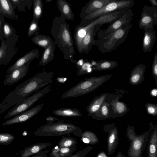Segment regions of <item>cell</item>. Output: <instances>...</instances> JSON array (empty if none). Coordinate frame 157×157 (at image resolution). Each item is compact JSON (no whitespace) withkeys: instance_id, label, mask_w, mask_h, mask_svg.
<instances>
[{"instance_id":"42","label":"cell","mask_w":157,"mask_h":157,"mask_svg":"<svg viewBox=\"0 0 157 157\" xmlns=\"http://www.w3.org/2000/svg\"><path fill=\"white\" fill-rule=\"evenodd\" d=\"M152 73L155 79L156 85L157 86V53L156 52L154 56L152 65Z\"/></svg>"},{"instance_id":"16","label":"cell","mask_w":157,"mask_h":157,"mask_svg":"<svg viewBox=\"0 0 157 157\" xmlns=\"http://www.w3.org/2000/svg\"><path fill=\"white\" fill-rule=\"evenodd\" d=\"M109 109V118H111L113 114L112 118L122 117L130 110L126 104L124 102L119 101L117 97L112 100Z\"/></svg>"},{"instance_id":"4","label":"cell","mask_w":157,"mask_h":157,"mask_svg":"<svg viewBox=\"0 0 157 157\" xmlns=\"http://www.w3.org/2000/svg\"><path fill=\"white\" fill-rule=\"evenodd\" d=\"M112 76V75H107L99 77L86 78L65 92L60 98H75L89 94L98 88Z\"/></svg>"},{"instance_id":"35","label":"cell","mask_w":157,"mask_h":157,"mask_svg":"<svg viewBox=\"0 0 157 157\" xmlns=\"http://www.w3.org/2000/svg\"><path fill=\"white\" fill-rule=\"evenodd\" d=\"M77 142L76 139L70 137L63 136L58 143V146L60 147H71L76 145Z\"/></svg>"},{"instance_id":"9","label":"cell","mask_w":157,"mask_h":157,"mask_svg":"<svg viewBox=\"0 0 157 157\" xmlns=\"http://www.w3.org/2000/svg\"><path fill=\"white\" fill-rule=\"evenodd\" d=\"M19 35H16L7 40L3 38L0 41V66L7 65L17 52L15 47Z\"/></svg>"},{"instance_id":"12","label":"cell","mask_w":157,"mask_h":157,"mask_svg":"<svg viewBox=\"0 0 157 157\" xmlns=\"http://www.w3.org/2000/svg\"><path fill=\"white\" fill-rule=\"evenodd\" d=\"M103 129L108 134L107 150L108 154L111 155L115 152L119 143L118 129L114 123L105 124Z\"/></svg>"},{"instance_id":"30","label":"cell","mask_w":157,"mask_h":157,"mask_svg":"<svg viewBox=\"0 0 157 157\" xmlns=\"http://www.w3.org/2000/svg\"><path fill=\"white\" fill-rule=\"evenodd\" d=\"M110 106V103L105 101L99 110L90 116L93 119L98 121L109 118Z\"/></svg>"},{"instance_id":"11","label":"cell","mask_w":157,"mask_h":157,"mask_svg":"<svg viewBox=\"0 0 157 157\" xmlns=\"http://www.w3.org/2000/svg\"><path fill=\"white\" fill-rule=\"evenodd\" d=\"M157 25V8L145 4L142 8L139 23L140 29L152 30Z\"/></svg>"},{"instance_id":"51","label":"cell","mask_w":157,"mask_h":157,"mask_svg":"<svg viewBox=\"0 0 157 157\" xmlns=\"http://www.w3.org/2000/svg\"><path fill=\"white\" fill-rule=\"evenodd\" d=\"M52 1V0H46V1L47 3H49L50 2H51Z\"/></svg>"},{"instance_id":"14","label":"cell","mask_w":157,"mask_h":157,"mask_svg":"<svg viewBox=\"0 0 157 157\" xmlns=\"http://www.w3.org/2000/svg\"><path fill=\"white\" fill-rule=\"evenodd\" d=\"M30 63H28L17 68L9 73L7 74L3 81L5 85H11L16 83L24 78L29 69Z\"/></svg>"},{"instance_id":"17","label":"cell","mask_w":157,"mask_h":157,"mask_svg":"<svg viewBox=\"0 0 157 157\" xmlns=\"http://www.w3.org/2000/svg\"><path fill=\"white\" fill-rule=\"evenodd\" d=\"M40 51L37 49H33L25 55L11 66L7 70L6 73H9L14 69L28 63H31L35 59L39 58Z\"/></svg>"},{"instance_id":"28","label":"cell","mask_w":157,"mask_h":157,"mask_svg":"<svg viewBox=\"0 0 157 157\" xmlns=\"http://www.w3.org/2000/svg\"><path fill=\"white\" fill-rule=\"evenodd\" d=\"M56 45L55 42H54L44 49L41 59L39 62V65L44 66L53 60Z\"/></svg>"},{"instance_id":"45","label":"cell","mask_w":157,"mask_h":157,"mask_svg":"<svg viewBox=\"0 0 157 157\" xmlns=\"http://www.w3.org/2000/svg\"><path fill=\"white\" fill-rule=\"evenodd\" d=\"M45 119L47 121V123H52L54 122L55 121H59L60 120L58 118L51 116L47 117Z\"/></svg>"},{"instance_id":"25","label":"cell","mask_w":157,"mask_h":157,"mask_svg":"<svg viewBox=\"0 0 157 157\" xmlns=\"http://www.w3.org/2000/svg\"><path fill=\"white\" fill-rule=\"evenodd\" d=\"M77 149L76 145L66 147H60L57 146L52 149L49 157H69Z\"/></svg>"},{"instance_id":"24","label":"cell","mask_w":157,"mask_h":157,"mask_svg":"<svg viewBox=\"0 0 157 157\" xmlns=\"http://www.w3.org/2000/svg\"><path fill=\"white\" fill-rule=\"evenodd\" d=\"M108 95L107 93H104L99 96H96L94 98L86 108L88 113V116H90L99 110L105 101Z\"/></svg>"},{"instance_id":"10","label":"cell","mask_w":157,"mask_h":157,"mask_svg":"<svg viewBox=\"0 0 157 157\" xmlns=\"http://www.w3.org/2000/svg\"><path fill=\"white\" fill-rule=\"evenodd\" d=\"M133 15L131 9H127L122 16L109 25L106 29L100 30L98 33V39H106L124 25L131 24Z\"/></svg>"},{"instance_id":"5","label":"cell","mask_w":157,"mask_h":157,"mask_svg":"<svg viewBox=\"0 0 157 157\" xmlns=\"http://www.w3.org/2000/svg\"><path fill=\"white\" fill-rule=\"evenodd\" d=\"M149 129L140 135H137L133 126H127L126 136L130 142L127 151L128 157H142V153L148 142L150 133L154 125L152 122L149 124Z\"/></svg>"},{"instance_id":"23","label":"cell","mask_w":157,"mask_h":157,"mask_svg":"<svg viewBox=\"0 0 157 157\" xmlns=\"http://www.w3.org/2000/svg\"><path fill=\"white\" fill-rule=\"evenodd\" d=\"M142 48L144 53L150 52L152 50L156 40V32L152 30H144Z\"/></svg>"},{"instance_id":"40","label":"cell","mask_w":157,"mask_h":157,"mask_svg":"<svg viewBox=\"0 0 157 157\" xmlns=\"http://www.w3.org/2000/svg\"><path fill=\"white\" fill-rule=\"evenodd\" d=\"M144 106L147 113L151 116H157V104L147 103Z\"/></svg>"},{"instance_id":"8","label":"cell","mask_w":157,"mask_h":157,"mask_svg":"<svg viewBox=\"0 0 157 157\" xmlns=\"http://www.w3.org/2000/svg\"><path fill=\"white\" fill-rule=\"evenodd\" d=\"M135 4L134 0H115L111 2L101 9L87 15L85 20H91L101 15L121 9H131Z\"/></svg>"},{"instance_id":"21","label":"cell","mask_w":157,"mask_h":157,"mask_svg":"<svg viewBox=\"0 0 157 157\" xmlns=\"http://www.w3.org/2000/svg\"><path fill=\"white\" fill-rule=\"evenodd\" d=\"M10 0H0V13L5 17L13 20H19L18 15Z\"/></svg>"},{"instance_id":"32","label":"cell","mask_w":157,"mask_h":157,"mask_svg":"<svg viewBox=\"0 0 157 157\" xmlns=\"http://www.w3.org/2000/svg\"><path fill=\"white\" fill-rule=\"evenodd\" d=\"M80 138L81 141L85 144L94 145L99 143V139L96 135L90 131L82 132Z\"/></svg>"},{"instance_id":"22","label":"cell","mask_w":157,"mask_h":157,"mask_svg":"<svg viewBox=\"0 0 157 157\" xmlns=\"http://www.w3.org/2000/svg\"><path fill=\"white\" fill-rule=\"evenodd\" d=\"M147 157H157V125H154L148 139Z\"/></svg>"},{"instance_id":"31","label":"cell","mask_w":157,"mask_h":157,"mask_svg":"<svg viewBox=\"0 0 157 157\" xmlns=\"http://www.w3.org/2000/svg\"><path fill=\"white\" fill-rule=\"evenodd\" d=\"M31 40L36 45L44 49L54 42L50 37L41 34L35 36L32 38Z\"/></svg>"},{"instance_id":"18","label":"cell","mask_w":157,"mask_h":157,"mask_svg":"<svg viewBox=\"0 0 157 157\" xmlns=\"http://www.w3.org/2000/svg\"><path fill=\"white\" fill-rule=\"evenodd\" d=\"M115 0H92L89 1L83 7L81 13L84 14V17L104 7L108 3Z\"/></svg>"},{"instance_id":"13","label":"cell","mask_w":157,"mask_h":157,"mask_svg":"<svg viewBox=\"0 0 157 157\" xmlns=\"http://www.w3.org/2000/svg\"><path fill=\"white\" fill-rule=\"evenodd\" d=\"M44 105L43 103L36 105L32 108L4 121L2 124V125L7 126L25 122L38 113L42 109Z\"/></svg>"},{"instance_id":"6","label":"cell","mask_w":157,"mask_h":157,"mask_svg":"<svg viewBox=\"0 0 157 157\" xmlns=\"http://www.w3.org/2000/svg\"><path fill=\"white\" fill-rule=\"evenodd\" d=\"M132 26L131 24L124 25L107 38L96 40V45L98 49L105 53L117 49L124 42Z\"/></svg>"},{"instance_id":"48","label":"cell","mask_w":157,"mask_h":157,"mask_svg":"<svg viewBox=\"0 0 157 157\" xmlns=\"http://www.w3.org/2000/svg\"><path fill=\"white\" fill-rule=\"evenodd\" d=\"M84 62V60L82 59H81L77 62L76 63V65L77 68L81 66L83 64Z\"/></svg>"},{"instance_id":"20","label":"cell","mask_w":157,"mask_h":157,"mask_svg":"<svg viewBox=\"0 0 157 157\" xmlns=\"http://www.w3.org/2000/svg\"><path fill=\"white\" fill-rule=\"evenodd\" d=\"M51 145L49 142H40L25 147L20 153L21 157H29L45 149Z\"/></svg>"},{"instance_id":"27","label":"cell","mask_w":157,"mask_h":157,"mask_svg":"<svg viewBox=\"0 0 157 157\" xmlns=\"http://www.w3.org/2000/svg\"><path fill=\"white\" fill-rule=\"evenodd\" d=\"M91 64L93 66V70L96 71L110 70L113 69L118 65L117 61L109 60L93 61Z\"/></svg>"},{"instance_id":"43","label":"cell","mask_w":157,"mask_h":157,"mask_svg":"<svg viewBox=\"0 0 157 157\" xmlns=\"http://www.w3.org/2000/svg\"><path fill=\"white\" fill-rule=\"evenodd\" d=\"M4 16L0 13V42L3 38L2 29L5 22Z\"/></svg>"},{"instance_id":"7","label":"cell","mask_w":157,"mask_h":157,"mask_svg":"<svg viewBox=\"0 0 157 157\" xmlns=\"http://www.w3.org/2000/svg\"><path fill=\"white\" fill-rule=\"evenodd\" d=\"M52 86V84H49L31 96L27 97L22 102L15 105L5 116L3 119L13 117L27 110L40 98L48 93L51 90Z\"/></svg>"},{"instance_id":"41","label":"cell","mask_w":157,"mask_h":157,"mask_svg":"<svg viewBox=\"0 0 157 157\" xmlns=\"http://www.w3.org/2000/svg\"><path fill=\"white\" fill-rule=\"evenodd\" d=\"M93 148V147L89 146L77 152L69 157H85Z\"/></svg>"},{"instance_id":"37","label":"cell","mask_w":157,"mask_h":157,"mask_svg":"<svg viewBox=\"0 0 157 157\" xmlns=\"http://www.w3.org/2000/svg\"><path fill=\"white\" fill-rule=\"evenodd\" d=\"M40 27L38 25V20L34 19L31 21L27 32V36L30 37L33 35L39 34Z\"/></svg>"},{"instance_id":"39","label":"cell","mask_w":157,"mask_h":157,"mask_svg":"<svg viewBox=\"0 0 157 157\" xmlns=\"http://www.w3.org/2000/svg\"><path fill=\"white\" fill-rule=\"evenodd\" d=\"M15 138L14 136L11 133L0 132V145H7L10 144Z\"/></svg>"},{"instance_id":"2","label":"cell","mask_w":157,"mask_h":157,"mask_svg":"<svg viewBox=\"0 0 157 157\" xmlns=\"http://www.w3.org/2000/svg\"><path fill=\"white\" fill-rule=\"evenodd\" d=\"M82 130L71 123H65L64 120L56 122L47 123L39 128L33 133L35 136L44 137L59 136L71 134L80 137Z\"/></svg>"},{"instance_id":"1","label":"cell","mask_w":157,"mask_h":157,"mask_svg":"<svg viewBox=\"0 0 157 157\" xmlns=\"http://www.w3.org/2000/svg\"><path fill=\"white\" fill-rule=\"evenodd\" d=\"M62 16L55 17L53 20L51 33L54 41L63 54L65 59L76 63L73 59L75 54L74 42L69 29V25Z\"/></svg>"},{"instance_id":"29","label":"cell","mask_w":157,"mask_h":157,"mask_svg":"<svg viewBox=\"0 0 157 157\" xmlns=\"http://www.w3.org/2000/svg\"><path fill=\"white\" fill-rule=\"evenodd\" d=\"M53 113L56 116L65 117H81L82 115L79 109L69 108L57 109L53 111Z\"/></svg>"},{"instance_id":"19","label":"cell","mask_w":157,"mask_h":157,"mask_svg":"<svg viewBox=\"0 0 157 157\" xmlns=\"http://www.w3.org/2000/svg\"><path fill=\"white\" fill-rule=\"evenodd\" d=\"M146 68V66L143 64H139L134 67L131 72L129 83L133 85H136L142 82L144 80Z\"/></svg>"},{"instance_id":"38","label":"cell","mask_w":157,"mask_h":157,"mask_svg":"<svg viewBox=\"0 0 157 157\" xmlns=\"http://www.w3.org/2000/svg\"><path fill=\"white\" fill-rule=\"evenodd\" d=\"M82 65L78 68V70L77 71L78 76L91 73L93 68L91 63L87 60H85Z\"/></svg>"},{"instance_id":"49","label":"cell","mask_w":157,"mask_h":157,"mask_svg":"<svg viewBox=\"0 0 157 157\" xmlns=\"http://www.w3.org/2000/svg\"><path fill=\"white\" fill-rule=\"evenodd\" d=\"M149 1L152 5V6L157 8V2L156 0H149Z\"/></svg>"},{"instance_id":"3","label":"cell","mask_w":157,"mask_h":157,"mask_svg":"<svg viewBox=\"0 0 157 157\" xmlns=\"http://www.w3.org/2000/svg\"><path fill=\"white\" fill-rule=\"evenodd\" d=\"M126 10H120L101 15L94 19L85 26H81L79 25L76 26L74 32V39L79 53L80 54L83 53L82 45V40L90 28L97 25H102L108 23L111 24L122 16Z\"/></svg>"},{"instance_id":"50","label":"cell","mask_w":157,"mask_h":157,"mask_svg":"<svg viewBox=\"0 0 157 157\" xmlns=\"http://www.w3.org/2000/svg\"><path fill=\"white\" fill-rule=\"evenodd\" d=\"M116 157H126L120 151H119L117 154Z\"/></svg>"},{"instance_id":"47","label":"cell","mask_w":157,"mask_h":157,"mask_svg":"<svg viewBox=\"0 0 157 157\" xmlns=\"http://www.w3.org/2000/svg\"><path fill=\"white\" fill-rule=\"evenodd\" d=\"M96 157H109L107 154L103 151L99 152L97 155Z\"/></svg>"},{"instance_id":"44","label":"cell","mask_w":157,"mask_h":157,"mask_svg":"<svg viewBox=\"0 0 157 157\" xmlns=\"http://www.w3.org/2000/svg\"><path fill=\"white\" fill-rule=\"evenodd\" d=\"M49 151V149L43 150L29 157H47V154Z\"/></svg>"},{"instance_id":"34","label":"cell","mask_w":157,"mask_h":157,"mask_svg":"<svg viewBox=\"0 0 157 157\" xmlns=\"http://www.w3.org/2000/svg\"><path fill=\"white\" fill-rule=\"evenodd\" d=\"M14 8H17L18 10L23 12H26L25 6H27L28 9H29L31 7L33 0H10Z\"/></svg>"},{"instance_id":"15","label":"cell","mask_w":157,"mask_h":157,"mask_svg":"<svg viewBox=\"0 0 157 157\" xmlns=\"http://www.w3.org/2000/svg\"><path fill=\"white\" fill-rule=\"evenodd\" d=\"M101 25H97L90 28L83 38L82 41L83 52L88 54L93 46L96 45V40L94 37Z\"/></svg>"},{"instance_id":"36","label":"cell","mask_w":157,"mask_h":157,"mask_svg":"<svg viewBox=\"0 0 157 157\" xmlns=\"http://www.w3.org/2000/svg\"><path fill=\"white\" fill-rule=\"evenodd\" d=\"M3 38L7 40L9 38L16 35V30L9 23L5 22L2 29Z\"/></svg>"},{"instance_id":"46","label":"cell","mask_w":157,"mask_h":157,"mask_svg":"<svg viewBox=\"0 0 157 157\" xmlns=\"http://www.w3.org/2000/svg\"><path fill=\"white\" fill-rule=\"evenodd\" d=\"M149 95L152 97H156L157 96V88L152 89L150 92Z\"/></svg>"},{"instance_id":"26","label":"cell","mask_w":157,"mask_h":157,"mask_svg":"<svg viewBox=\"0 0 157 157\" xmlns=\"http://www.w3.org/2000/svg\"><path fill=\"white\" fill-rule=\"evenodd\" d=\"M57 4L62 16L65 19L73 20L74 14L70 4L65 0H57Z\"/></svg>"},{"instance_id":"33","label":"cell","mask_w":157,"mask_h":157,"mask_svg":"<svg viewBox=\"0 0 157 157\" xmlns=\"http://www.w3.org/2000/svg\"><path fill=\"white\" fill-rule=\"evenodd\" d=\"M33 19L38 20L43 12V6L42 0H34L33 1Z\"/></svg>"}]
</instances>
